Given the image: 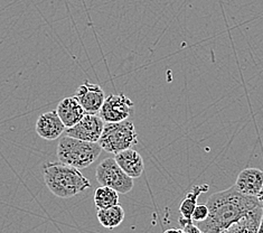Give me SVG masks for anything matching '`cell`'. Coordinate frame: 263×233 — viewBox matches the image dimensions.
I'll return each mask as SVG.
<instances>
[{
    "label": "cell",
    "mask_w": 263,
    "mask_h": 233,
    "mask_svg": "<svg viewBox=\"0 0 263 233\" xmlns=\"http://www.w3.org/2000/svg\"><path fill=\"white\" fill-rule=\"evenodd\" d=\"M206 205L209 207V217L205 221L197 223V226L203 233H220L262 204L255 196H249L232 186L212 194Z\"/></svg>",
    "instance_id": "6da1fadb"
},
{
    "label": "cell",
    "mask_w": 263,
    "mask_h": 233,
    "mask_svg": "<svg viewBox=\"0 0 263 233\" xmlns=\"http://www.w3.org/2000/svg\"><path fill=\"white\" fill-rule=\"evenodd\" d=\"M44 181L55 196L71 199L91 187V183L81 173V169L63 163L48 162L43 166Z\"/></svg>",
    "instance_id": "7a4b0ae2"
},
{
    "label": "cell",
    "mask_w": 263,
    "mask_h": 233,
    "mask_svg": "<svg viewBox=\"0 0 263 233\" xmlns=\"http://www.w3.org/2000/svg\"><path fill=\"white\" fill-rule=\"evenodd\" d=\"M102 148L98 142H89L70 136L62 137L56 156L61 163L78 169H84L95 163L101 155Z\"/></svg>",
    "instance_id": "3957f363"
},
{
    "label": "cell",
    "mask_w": 263,
    "mask_h": 233,
    "mask_svg": "<svg viewBox=\"0 0 263 233\" xmlns=\"http://www.w3.org/2000/svg\"><path fill=\"white\" fill-rule=\"evenodd\" d=\"M138 142V135L134 122L124 120L120 122L104 123L103 131L98 144L102 150L110 154H118Z\"/></svg>",
    "instance_id": "277c9868"
},
{
    "label": "cell",
    "mask_w": 263,
    "mask_h": 233,
    "mask_svg": "<svg viewBox=\"0 0 263 233\" xmlns=\"http://www.w3.org/2000/svg\"><path fill=\"white\" fill-rule=\"evenodd\" d=\"M96 178L100 185L114 188L119 194H127L134 188V178L122 171L115 158H105L99 164Z\"/></svg>",
    "instance_id": "5b68a950"
},
{
    "label": "cell",
    "mask_w": 263,
    "mask_h": 233,
    "mask_svg": "<svg viewBox=\"0 0 263 233\" xmlns=\"http://www.w3.org/2000/svg\"><path fill=\"white\" fill-rule=\"evenodd\" d=\"M134 105L135 103L126 94H110L104 99V102L99 111V116L105 123L128 120L133 113Z\"/></svg>",
    "instance_id": "8992f818"
},
{
    "label": "cell",
    "mask_w": 263,
    "mask_h": 233,
    "mask_svg": "<svg viewBox=\"0 0 263 233\" xmlns=\"http://www.w3.org/2000/svg\"><path fill=\"white\" fill-rule=\"evenodd\" d=\"M104 121L100 116L85 113L84 117L81 120L74 124L73 127L66 128L65 134L77 139L89 141V142H98L103 131Z\"/></svg>",
    "instance_id": "52a82bcc"
},
{
    "label": "cell",
    "mask_w": 263,
    "mask_h": 233,
    "mask_svg": "<svg viewBox=\"0 0 263 233\" xmlns=\"http://www.w3.org/2000/svg\"><path fill=\"white\" fill-rule=\"evenodd\" d=\"M74 97L78 100L79 103L82 105L85 113L97 115L104 102L105 94L102 87L99 84L85 81L84 83L78 87Z\"/></svg>",
    "instance_id": "ba28073f"
},
{
    "label": "cell",
    "mask_w": 263,
    "mask_h": 233,
    "mask_svg": "<svg viewBox=\"0 0 263 233\" xmlns=\"http://www.w3.org/2000/svg\"><path fill=\"white\" fill-rule=\"evenodd\" d=\"M35 130L43 139L52 141L63 135L65 126L62 122L58 112L54 110L42 113L36 121Z\"/></svg>",
    "instance_id": "9c48e42d"
},
{
    "label": "cell",
    "mask_w": 263,
    "mask_h": 233,
    "mask_svg": "<svg viewBox=\"0 0 263 233\" xmlns=\"http://www.w3.org/2000/svg\"><path fill=\"white\" fill-rule=\"evenodd\" d=\"M262 185L263 171L259 168H244L237 175L234 186L239 192L256 198L261 191Z\"/></svg>",
    "instance_id": "30bf717a"
},
{
    "label": "cell",
    "mask_w": 263,
    "mask_h": 233,
    "mask_svg": "<svg viewBox=\"0 0 263 233\" xmlns=\"http://www.w3.org/2000/svg\"><path fill=\"white\" fill-rule=\"evenodd\" d=\"M115 159L122 171L131 178H139L145 172V162L142 156L133 148L116 154Z\"/></svg>",
    "instance_id": "8fae6325"
},
{
    "label": "cell",
    "mask_w": 263,
    "mask_h": 233,
    "mask_svg": "<svg viewBox=\"0 0 263 233\" xmlns=\"http://www.w3.org/2000/svg\"><path fill=\"white\" fill-rule=\"evenodd\" d=\"M56 112H58V115L62 122L65 126V128L73 127L85 115L84 109L79 103L78 100L75 99V97H68L61 100L60 103L58 104V108H56Z\"/></svg>",
    "instance_id": "7c38bea8"
},
{
    "label": "cell",
    "mask_w": 263,
    "mask_h": 233,
    "mask_svg": "<svg viewBox=\"0 0 263 233\" xmlns=\"http://www.w3.org/2000/svg\"><path fill=\"white\" fill-rule=\"evenodd\" d=\"M263 205L248 212L236 222L229 225L227 229L222 230L220 233H256L259 228V223L262 217Z\"/></svg>",
    "instance_id": "4fadbf2b"
},
{
    "label": "cell",
    "mask_w": 263,
    "mask_h": 233,
    "mask_svg": "<svg viewBox=\"0 0 263 233\" xmlns=\"http://www.w3.org/2000/svg\"><path fill=\"white\" fill-rule=\"evenodd\" d=\"M98 220L100 224H101L105 229H115L120 225L126 214H124V210L120 204H117L114 206L106 207V209L98 210Z\"/></svg>",
    "instance_id": "5bb4252c"
},
{
    "label": "cell",
    "mask_w": 263,
    "mask_h": 233,
    "mask_svg": "<svg viewBox=\"0 0 263 233\" xmlns=\"http://www.w3.org/2000/svg\"><path fill=\"white\" fill-rule=\"evenodd\" d=\"M209 190H210L209 184L193 186L192 190L186 194V196L183 200V202H181L179 205L180 217L192 220L193 211H194V209H195V206L197 205V199L199 198V195H202L203 193H206Z\"/></svg>",
    "instance_id": "9a60e30c"
},
{
    "label": "cell",
    "mask_w": 263,
    "mask_h": 233,
    "mask_svg": "<svg viewBox=\"0 0 263 233\" xmlns=\"http://www.w3.org/2000/svg\"><path fill=\"white\" fill-rule=\"evenodd\" d=\"M95 204L98 210L119 204V193L114 188L100 185L95 192Z\"/></svg>",
    "instance_id": "2e32d148"
},
{
    "label": "cell",
    "mask_w": 263,
    "mask_h": 233,
    "mask_svg": "<svg viewBox=\"0 0 263 233\" xmlns=\"http://www.w3.org/2000/svg\"><path fill=\"white\" fill-rule=\"evenodd\" d=\"M209 217V207L206 204H197L192 214V221L199 223L205 221Z\"/></svg>",
    "instance_id": "e0dca14e"
},
{
    "label": "cell",
    "mask_w": 263,
    "mask_h": 233,
    "mask_svg": "<svg viewBox=\"0 0 263 233\" xmlns=\"http://www.w3.org/2000/svg\"><path fill=\"white\" fill-rule=\"evenodd\" d=\"M178 222L180 224V229L183 231V233H203V231L200 230L197 224H195V222H193L192 220L185 219L179 216Z\"/></svg>",
    "instance_id": "ac0fdd59"
},
{
    "label": "cell",
    "mask_w": 263,
    "mask_h": 233,
    "mask_svg": "<svg viewBox=\"0 0 263 233\" xmlns=\"http://www.w3.org/2000/svg\"><path fill=\"white\" fill-rule=\"evenodd\" d=\"M256 233H263V212H262V217H261L259 228H258V231H256Z\"/></svg>",
    "instance_id": "d6986e66"
},
{
    "label": "cell",
    "mask_w": 263,
    "mask_h": 233,
    "mask_svg": "<svg viewBox=\"0 0 263 233\" xmlns=\"http://www.w3.org/2000/svg\"><path fill=\"white\" fill-rule=\"evenodd\" d=\"M256 199H258V200H259V202L263 205V185H262L261 191H260V193L258 194V196H256Z\"/></svg>",
    "instance_id": "ffe728a7"
},
{
    "label": "cell",
    "mask_w": 263,
    "mask_h": 233,
    "mask_svg": "<svg viewBox=\"0 0 263 233\" xmlns=\"http://www.w3.org/2000/svg\"><path fill=\"white\" fill-rule=\"evenodd\" d=\"M164 233H183V231H181V229H169L166 230Z\"/></svg>",
    "instance_id": "44dd1931"
}]
</instances>
